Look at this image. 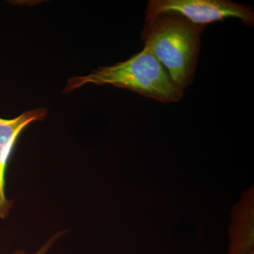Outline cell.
Instances as JSON below:
<instances>
[{
  "label": "cell",
  "mask_w": 254,
  "mask_h": 254,
  "mask_svg": "<svg viewBox=\"0 0 254 254\" xmlns=\"http://www.w3.org/2000/svg\"><path fill=\"white\" fill-rule=\"evenodd\" d=\"M46 108L27 110L13 119L0 118V219L9 217L14 201L6 194V173L18 138L31 124L47 118Z\"/></svg>",
  "instance_id": "4"
},
{
  "label": "cell",
  "mask_w": 254,
  "mask_h": 254,
  "mask_svg": "<svg viewBox=\"0 0 254 254\" xmlns=\"http://www.w3.org/2000/svg\"><path fill=\"white\" fill-rule=\"evenodd\" d=\"M165 12L175 13L192 23L204 26L231 17L240 18L247 26L254 24L252 7L229 0H150L145 18Z\"/></svg>",
  "instance_id": "3"
},
{
  "label": "cell",
  "mask_w": 254,
  "mask_h": 254,
  "mask_svg": "<svg viewBox=\"0 0 254 254\" xmlns=\"http://www.w3.org/2000/svg\"><path fill=\"white\" fill-rule=\"evenodd\" d=\"M88 84L112 85L164 103L180 101L185 92L177 86L166 68L145 48L126 61L100 66L86 76L69 78L63 93H71Z\"/></svg>",
  "instance_id": "2"
},
{
  "label": "cell",
  "mask_w": 254,
  "mask_h": 254,
  "mask_svg": "<svg viewBox=\"0 0 254 254\" xmlns=\"http://www.w3.org/2000/svg\"><path fill=\"white\" fill-rule=\"evenodd\" d=\"M204 28L175 13L145 18L141 33L144 48L166 68L182 91L193 83Z\"/></svg>",
  "instance_id": "1"
},
{
  "label": "cell",
  "mask_w": 254,
  "mask_h": 254,
  "mask_svg": "<svg viewBox=\"0 0 254 254\" xmlns=\"http://www.w3.org/2000/svg\"><path fill=\"white\" fill-rule=\"evenodd\" d=\"M67 232L68 230H63L55 232L54 235H52L38 250L33 253H27L26 251L19 250L15 251L11 254H48L53 245Z\"/></svg>",
  "instance_id": "5"
},
{
  "label": "cell",
  "mask_w": 254,
  "mask_h": 254,
  "mask_svg": "<svg viewBox=\"0 0 254 254\" xmlns=\"http://www.w3.org/2000/svg\"><path fill=\"white\" fill-rule=\"evenodd\" d=\"M249 254H254V252H251V253Z\"/></svg>",
  "instance_id": "6"
}]
</instances>
